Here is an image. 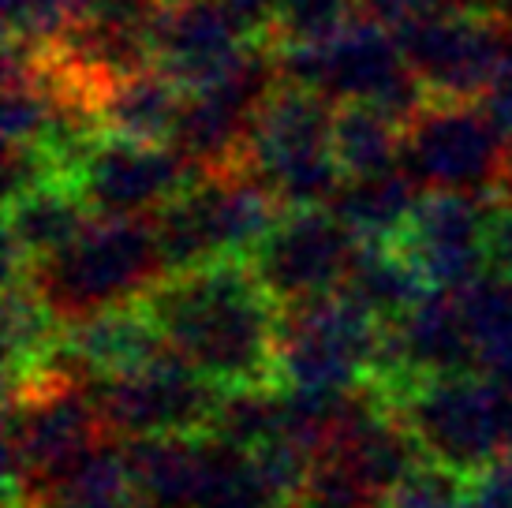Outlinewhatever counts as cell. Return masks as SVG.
<instances>
[{
    "label": "cell",
    "mask_w": 512,
    "mask_h": 508,
    "mask_svg": "<svg viewBox=\"0 0 512 508\" xmlns=\"http://www.w3.org/2000/svg\"><path fill=\"white\" fill-rule=\"evenodd\" d=\"M281 213L285 206L255 172L236 165L199 172V180L161 206L150 225L165 273H180L210 262H247Z\"/></svg>",
    "instance_id": "cell-3"
},
{
    "label": "cell",
    "mask_w": 512,
    "mask_h": 508,
    "mask_svg": "<svg viewBox=\"0 0 512 508\" xmlns=\"http://www.w3.org/2000/svg\"><path fill=\"white\" fill-rule=\"evenodd\" d=\"M359 243L363 236L329 206H303L281 213L247 262L277 303H299L341 292Z\"/></svg>",
    "instance_id": "cell-11"
},
{
    "label": "cell",
    "mask_w": 512,
    "mask_h": 508,
    "mask_svg": "<svg viewBox=\"0 0 512 508\" xmlns=\"http://www.w3.org/2000/svg\"><path fill=\"white\" fill-rule=\"evenodd\" d=\"M404 150V124L367 101L337 105L333 116V154L341 161L344 176L382 172L400 165Z\"/></svg>",
    "instance_id": "cell-23"
},
{
    "label": "cell",
    "mask_w": 512,
    "mask_h": 508,
    "mask_svg": "<svg viewBox=\"0 0 512 508\" xmlns=\"http://www.w3.org/2000/svg\"><path fill=\"white\" fill-rule=\"evenodd\" d=\"M512 142L479 98H430L404 124L400 165L423 191L498 195Z\"/></svg>",
    "instance_id": "cell-8"
},
{
    "label": "cell",
    "mask_w": 512,
    "mask_h": 508,
    "mask_svg": "<svg viewBox=\"0 0 512 508\" xmlns=\"http://www.w3.org/2000/svg\"><path fill=\"white\" fill-rule=\"evenodd\" d=\"M423 187L404 165L363 176H344L337 195L329 198V210L348 228H356L363 240H397L404 225L412 221Z\"/></svg>",
    "instance_id": "cell-19"
},
{
    "label": "cell",
    "mask_w": 512,
    "mask_h": 508,
    "mask_svg": "<svg viewBox=\"0 0 512 508\" xmlns=\"http://www.w3.org/2000/svg\"><path fill=\"white\" fill-rule=\"evenodd\" d=\"M430 292L427 277L415 269V262L400 251L397 240H363L356 262L348 269L341 296L356 307L374 314L378 322H397L404 311H412L419 299Z\"/></svg>",
    "instance_id": "cell-20"
},
{
    "label": "cell",
    "mask_w": 512,
    "mask_h": 508,
    "mask_svg": "<svg viewBox=\"0 0 512 508\" xmlns=\"http://www.w3.org/2000/svg\"><path fill=\"white\" fill-rule=\"evenodd\" d=\"M86 4L90 0H4L8 42L30 45V49L53 45L75 19H83Z\"/></svg>",
    "instance_id": "cell-25"
},
{
    "label": "cell",
    "mask_w": 512,
    "mask_h": 508,
    "mask_svg": "<svg viewBox=\"0 0 512 508\" xmlns=\"http://www.w3.org/2000/svg\"><path fill=\"white\" fill-rule=\"evenodd\" d=\"M415 15H490V0H415Z\"/></svg>",
    "instance_id": "cell-30"
},
{
    "label": "cell",
    "mask_w": 512,
    "mask_h": 508,
    "mask_svg": "<svg viewBox=\"0 0 512 508\" xmlns=\"http://www.w3.org/2000/svg\"><path fill=\"white\" fill-rule=\"evenodd\" d=\"M460 479H464L460 471L438 464V460H427V464L419 460V464L408 471V479L393 490L389 505H397V508H464L468 486H464Z\"/></svg>",
    "instance_id": "cell-26"
},
{
    "label": "cell",
    "mask_w": 512,
    "mask_h": 508,
    "mask_svg": "<svg viewBox=\"0 0 512 508\" xmlns=\"http://www.w3.org/2000/svg\"><path fill=\"white\" fill-rule=\"evenodd\" d=\"M30 494L38 508H135L143 501L131 479L128 452L101 441L49 471Z\"/></svg>",
    "instance_id": "cell-18"
},
{
    "label": "cell",
    "mask_w": 512,
    "mask_h": 508,
    "mask_svg": "<svg viewBox=\"0 0 512 508\" xmlns=\"http://www.w3.org/2000/svg\"><path fill=\"white\" fill-rule=\"evenodd\" d=\"M333 116V101L285 79L258 105L243 169L255 172L285 210L329 206L344 184V169L333 154Z\"/></svg>",
    "instance_id": "cell-5"
},
{
    "label": "cell",
    "mask_w": 512,
    "mask_h": 508,
    "mask_svg": "<svg viewBox=\"0 0 512 508\" xmlns=\"http://www.w3.org/2000/svg\"><path fill=\"white\" fill-rule=\"evenodd\" d=\"M498 198L512 202V154H509V165H505V176H501V184H498Z\"/></svg>",
    "instance_id": "cell-31"
},
{
    "label": "cell",
    "mask_w": 512,
    "mask_h": 508,
    "mask_svg": "<svg viewBox=\"0 0 512 508\" xmlns=\"http://www.w3.org/2000/svg\"><path fill=\"white\" fill-rule=\"evenodd\" d=\"M356 15V0H270V38L273 45H307Z\"/></svg>",
    "instance_id": "cell-24"
},
{
    "label": "cell",
    "mask_w": 512,
    "mask_h": 508,
    "mask_svg": "<svg viewBox=\"0 0 512 508\" xmlns=\"http://www.w3.org/2000/svg\"><path fill=\"white\" fill-rule=\"evenodd\" d=\"M277 60L285 83L314 90L333 105L367 101L400 124H408L430 101L419 75L404 60L397 30L363 15L318 42L277 45Z\"/></svg>",
    "instance_id": "cell-4"
},
{
    "label": "cell",
    "mask_w": 512,
    "mask_h": 508,
    "mask_svg": "<svg viewBox=\"0 0 512 508\" xmlns=\"http://www.w3.org/2000/svg\"><path fill=\"white\" fill-rule=\"evenodd\" d=\"M397 42L430 98H483L512 49L490 15H415Z\"/></svg>",
    "instance_id": "cell-13"
},
{
    "label": "cell",
    "mask_w": 512,
    "mask_h": 508,
    "mask_svg": "<svg viewBox=\"0 0 512 508\" xmlns=\"http://www.w3.org/2000/svg\"><path fill=\"white\" fill-rule=\"evenodd\" d=\"M105 426L94 408L90 385L64 370L45 367L12 381L8 400V471L12 486L27 479V494L38 482L98 445Z\"/></svg>",
    "instance_id": "cell-9"
},
{
    "label": "cell",
    "mask_w": 512,
    "mask_h": 508,
    "mask_svg": "<svg viewBox=\"0 0 512 508\" xmlns=\"http://www.w3.org/2000/svg\"><path fill=\"white\" fill-rule=\"evenodd\" d=\"M356 12L389 30H400L415 19V0H356Z\"/></svg>",
    "instance_id": "cell-29"
},
{
    "label": "cell",
    "mask_w": 512,
    "mask_h": 508,
    "mask_svg": "<svg viewBox=\"0 0 512 508\" xmlns=\"http://www.w3.org/2000/svg\"><path fill=\"white\" fill-rule=\"evenodd\" d=\"M479 101H483V109L490 113V120L498 124L501 135L512 142V49L509 57H505V64H501L498 79L490 83V90Z\"/></svg>",
    "instance_id": "cell-27"
},
{
    "label": "cell",
    "mask_w": 512,
    "mask_h": 508,
    "mask_svg": "<svg viewBox=\"0 0 512 508\" xmlns=\"http://www.w3.org/2000/svg\"><path fill=\"white\" fill-rule=\"evenodd\" d=\"M90 221H94V210L86 206L83 191L72 180H57L19 198H8V225H4L8 269H27L57 254Z\"/></svg>",
    "instance_id": "cell-16"
},
{
    "label": "cell",
    "mask_w": 512,
    "mask_h": 508,
    "mask_svg": "<svg viewBox=\"0 0 512 508\" xmlns=\"http://www.w3.org/2000/svg\"><path fill=\"white\" fill-rule=\"evenodd\" d=\"M266 34L232 0H161L150 23L154 68L184 90L217 83Z\"/></svg>",
    "instance_id": "cell-14"
},
{
    "label": "cell",
    "mask_w": 512,
    "mask_h": 508,
    "mask_svg": "<svg viewBox=\"0 0 512 508\" xmlns=\"http://www.w3.org/2000/svg\"><path fill=\"white\" fill-rule=\"evenodd\" d=\"M184 98V86L169 79L161 68H143L135 75L113 79L101 90V124L109 135L172 146V135H176V124L184 113Z\"/></svg>",
    "instance_id": "cell-17"
},
{
    "label": "cell",
    "mask_w": 512,
    "mask_h": 508,
    "mask_svg": "<svg viewBox=\"0 0 512 508\" xmlns=\"http://www.w3.org/2000/svg\"><path fill=\"white\" fill-rule=\"evenodd\" d=\"M385 322L348 296L281 303L277 385L299 393H348L374 381L382 363Z\"/></svg>",
    "instance_id": "cell-6"
},
{
    "label": "cell",
    "mask_w": 512,
    "mask_h": 508,
    "mask_svg": "<svg viewBox=\"0 0 512 508\" xmlns=\"http://www.w3.org/2000/svg\"><path fill=\"white\" fill-rule=\"evenodd\" d=\"M221 385L191 370L180 355H157L143 367L116 370L90 381V396L105 434L165 438V434H202L221 400Z\"/></svg>",
    "instance_id": "cell-10"
},
{
    "label": "cell",
    "mask_w": 512,
    "mask_h": 508,
    "mask_svg": "<svg viewBox=\"0 0 512 508\" xmlns=\"http://www.w3.org/2000/svg\"><path fill=\"white\" fill-rule=\"evenodd\" d=\"M490 269L512 277V202L498 198V210L490 221Z\"/></svg>",
    "instance_id": "cell-28"
},
{
    "label": "cell",
    "mask_w": 512,
    "mask_h": 508,
    "mask_svg": "<svg viewBox=\"0 0 512 508\" xmlns=\"http://www.w3.org/2000/svg\"><path fill=\"white\" fill-rule=\"evenodd\" d=\"M135 508H157V505H150V501H139V505H135Z\"/></svg>",
    "instance_id": "cell-32"
},
{
    "label": "cell",
    "mask_w": 512,
    "mask_h": 508,
    "mask_svg": "<svg viewBox=\"0 0 512 508\" xmlns=\"http://www.w3.org/2000/svg\"><path fill=\"white\" fill-rule=\"evenodd\" d=\"M199 180V169L169 142H139L124 135H101L72 184L83 191L94 217H154L161 206Z\"/></svg>",
    "instance_id": "cell-12"
},
{
    "label": "cell",
    "mask_w": 512,
    "mask_h": 508,
    "mask_svg": "<svg viewBox=\"0 0 512 508\" xmlns=\"http://www.w3.org/2000/svg\"><path fill=\"white\" fill-rule=\"evenodd\" d=\"M453 292L475 340L479 370L490 378L512 381V277L498 269H483L479 277H471Z\"/></svg>",
    "instance_id": "cell-22"
},
{
    "label": "cell",
    "mask_w": 512,
    "mask_h": 508,
    "mask_svg": "<svg viewBox=\"0 0 512 508\" xmlns=\"http://www.w3.org/2000/svg\"><path fill=\"white\" fill-rule=\"evenodd\" d=\"M19 273H27L60 325H75L101 311L143 303L165 277V266L150 217H94L68 247Z\"/></svg>",
    "instance_id": "cell-2"
},
{
    "label": "cell",
    "mask_w": 512,
    "mask_h": 508,
    "mask_svg": "<svg viewBox=\"0 0 512 508\" xmlns=\"http://www.w3.org/2000/svg\"><path fill=\"white\" fill-rule=\"evenodd\" d=\"M64 325L53 318V311L42 303L27 281V273L8 269V288H4V359L12 381H23L30 374L49 367L57 352Z\"/></svg>",
    "instance_id": "cell-21"
},
{
    "label": "cell",
    "mask_w": 512,
    "mask_h": 508,
    "mask_svg": "<svg viewBox=\"0 0 512 508\" xmlns=\"http://www.w3.org/2000/svg\"><path fill=\"white\" fill-rule=\"evenodd\" d=\"M498 195L423 191L412 221L397 236L430 288H460L490 269V221Z\"/></svg>",
    "instance_id": "cell-15"
},
{
    "label": "cell",
    "mask_w": 512,
    "mask_h": 508,
    "mask_svg": "<svg viewBox=\"0 0 512 508\" xmlns=\"http://www.w3.org/2000/svg\"><path fill=\"white\" fill-rule=\"evenodd\" d=\"M172 355L221 389L277 385L281 303L255 277L251 262L165 273L143 299Z\"/></svg>",
    "instance_id": "cell-1"
},
{
    "label": "cell",
    "mask_w": 512,
    "mask_h": 508,
    "mask_svg": "<svg viewBox=\"0 0 512 508\" xmlns=\"http://www.w3.org/2000/svg\"><path fill=\"white\" fill-rule=\"evenodd\" d=\"M378 508H382V505H378ZM385 508H397V505H385Z\"/></svg>",
    "instance_id": "cell-33"
},
{
    "label": "cell",
    "mask_w": 512,
    "mask_h": 508,
    "mask_svg": "<svg viewBox=\"0 0 512 508\" xmlns=\"http://www.w3.org/2000/svg\"><path fill=\"white\" fill-rule=\"evenodd\" d=\"M397 411L423 456L460 475H483L509 452V385L483 370L419 381Z\"/></svg>",
    "instance_id": "cell-7"
}]
</instances>
